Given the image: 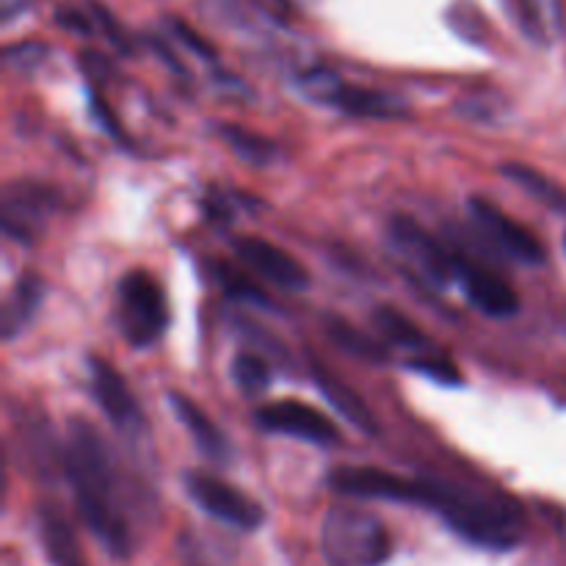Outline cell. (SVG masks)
<instances>
[{
    "label": "cell",
    "instance_id": "cell-1",
    "mask_svg": "<svg viewBox=\"0 0 566 566\" xmlns=\"http://www.w3.org/2000/svg\"><path fill=\"white\" fill-rule=\"evenodd\" d=\"M64 470L72 492H75L77 512L88 531L108 553L127 556L130 553V525H127L125 509H122L116 464L99 431L81 418L70 420Z\"/></svg>",
    "mask_w": 566,
    "mask_h": 566
},
{
    "label": "cell",
    "instance_id": "cell-2",
    "mask_svg": "<svg viewBox=\"0 0 566 566\" xmlns=\"http://www.w3.org/2000/svg\"><path fill=\"white\" fill-rule=\"evenodd\" d=\"M412 506L431 509L446 520L448 528L479 547L512 551L523 534V520L512 501L446 484V481L415 479Z\"/></svg>",
    "mask_w": 566,
    "mask_h": 566
},
{
    "label": "cell",
    "instance_id": "cell-3",
    "mask_svg": "<svg viewBox=\"0 0 566 566\" xmlns=\"http://www.w3.org/2000/svg\"><path fill=\"white\" fill-rule=\"evenodd\" d=\"M321 547L332 566H381L392 553L390 534L379 517L343 506L326 514Z\"/></svg>",
    "mask_w": 566,
    "mask_h": 566
},
{
    "label": "cell",
    "instance_id": "cell-4",
    "mask_svg": "<svg viewBox=\"0 0 566 566\" xmlns=\"http://www.w3.org/2000/svg\"><path fill=\"white\" fill-rule=\"evenodd\" d=\"M116 296H119L116 321L130 346L147 348L164 337L169 326V304L155 276H149L147 271H130L122 276Z\"/></svg>",
    "mask_w": 566,
    "mask_h": 566
},
{
    "label": "cell",
    "instance_id": "cell-5",
    "mask_svg": "<svg viewBox=\"0 0 566 566\" xmlns=\"http://www.w3.org/2000/svg\"><path fill=\"white\" fill-rule=\"evenodd\" d=\"M186 492L202 512L238 531H258L265 520L263 506L254 497L235 490L227 481L216 479V475L191 470V473H186Z\"/></svg>",
    "mask_w": 566,
    "mask_h": 566
},
{
    "label": "cell",
    "instance_id": "cell-6",
    "mask_svg": "<svg viewBox=\"0 0 566 566\" xmlns=\"http://www.w3.org/2000/svg\"><path fill=\"white\" fill-rule=\"evenodd\" d=\"M390 241L429 285L446 287L457 276V254L448 252L437 238H431L409 216H392Z\"/></svg>",
    "mask_w": 566,
    "mask_h": 566
},
{
    "label": "cell",
    "instance_id": "cell-7",
    "mask_svg": "<svg viewBox=\"0 0 566 566\" xmlns=\"http://www.w3.org/2000/svg\"><path fill=\"white\" fill-rule=\"evenodd\" d=\"M470 216H473L475 224L481 227L486 238L501 249L506 258L520 260L525 265H542L545 263V247L539 243V238L523 227L520 221H514L512 216L503 213L497 205H492L490 199L473 197L470 199Z\"/></svg>",
    "mask_w": 566,
    "mask_h": 566
},
{
    "label": "cell",
    "instance_id": "cell-8",
    "mask_svg": "<svg viewBox=\"0 0 566 566\" xmlns=\"http://www.w3.org/2000/svg\"><path fill=\"white\" fill-rule=\"evenodd\" d=\"M258 423L263 429L276 431V434L296 437V440L313 442V446L329 448L340 442V431H337V426L321 409L302 401H293V398L265 403L258 412Z\"/></svg>",
    "mask_w": 566,
    "mask_h": 566
},
{
    "label": "cell",
    "instance_id": "cell-9",
    "mask_svg": "<svg viewBox=\"0 0 566 566\" xmlns=\"http://www.w3.org/2000/svg\"><path fill=\"white\" fill-rule=\"evenodd\" d=\"M88 379H92V396L97 407L103 409L105 418L116 426V429L136 431L144 426V415L138 401L133 398L130 387L122 379L119 370L114 365L103 363V359H88Z\"/></svg>",
    "mask_w": 566,
    "mask_h": 566
},
{
    "label": "cell",
    "instance_id": "cell-10",
    "mask_svg": "<svg viewBox=\"0 0 566 566\" xmlns=\"http://www.w3.org/2000/svg\"><path fill=\"white\" fill-rule=\"evenodd\" d=\"M457 276L462 280L468 298L481 313H486L490 318H512V315H517L520 296L497 271L457 254Z\"/></svg>",
    "mask_w": 566,
    "mask_h": 566
},
{
    "label": "cell",
    "instance_id": "cell-11",
    "mask_svg": "<svg viewBox=\"0 0 566 566\" xmlns=\"http://www.w3.org/2000/svg\"><path fill=\"white\" fill-rule=\"evenodd\" d=\"M235 252L249 269H254L263 280L274 282V285L285 287V291H307L310 287L307 269L293 254L274 247L265 238H238Z\"/></svg>",
    "mask_w": 566,
    "mask_h": 566
},
{
    "label": "cell",
    "instance_id": "cell-12",
    "mask_svg": "<svg viewBox=\"0 0 566 566\" xmlns=\"http://www.w3.org/2000/svg\"><path fill=\"white\" fill-rule=\"evenodd\" d=\"M329 486L340 495L363 497V501L412 503L415 479H403L381 468H337L329 475Z\"/></svg>",
    "mask_w": 566,
    "mask_h": 566
},
{
    "label": "cell",
    "instance_id": "cell-13",
    "mask_svg": "<svg viewBox=\"0 0 566 566\" xmlns=\"http://www.w3.org/2000/svg\"><path fill=\"white\" fill-rule=\"evenodd\" d=\"M53 208V193L31 182H17L6 188L3 197V232L20 243H31L44 216Z\"/></svg>",
    "mask_w": 566,
    "mask_h": 566
},
{
    "label": "cell",
    "instance_id": "cell-14",
    "mask_svg": "<svg viewBox=\"0 0 566 566\" xmlns=\"http://www.w3.org/2000/svg\"><path fill=\"white\" fill-rule=\"evenodd\" d=\"M169 403L175 409L177 420L186 426V431L191 434L193 446L216 464H230L232 462V442L227 440L224 431L210 420V415L205 412L199 403H193L191 398L182 396V392H169Z\"/></svg>",
    "mask_w": 566,
    "mask_h": 566
},
{
    "label": "cell",
    "instance_id": "cell-15",
    "mask_svg": "<svg viewBox=\"0 0 566 566\" xmlns=\"http://www.w3.org/2000/svg\"><path fill=\"white\" fill-rule=\"evenodd\" d=\"M335 108L348 116H359V119H403L409 114L407 103L396 94L381 92V88L348 86V83H343Z\"/></svg>",
    "mask_w": 566,
    "mask_h": 566
},
{
    "label": "cell",
    "instance_id": "cell-16",
    "mask_svg": "<svg viewBox=\"0 0 566 566\" xmlns=\"http://www.w3.org/2000/svg\"><path fill=\"white\" fill-rule=\"evenodd\" d=\"M315 381H318L321 392H324V398L332 403V409H335V412H340L343 418L352 420V423L357 426L363 434H368V437L379 434V423H376V418L370 415L368 403L357 396V390H352L346 381L337 379L332 370H326L324 365H318V363H315Z\"/></svg>",
    "mask_w": 566,
    "mask_h": 566
},
{
    "label": "cell",
    "instance_id": "cell-17",
    "mask_svg": "<svg viewBox=\"0 0 566 566\" xmlns=\"http://www.w3.org/2000/svg\"><path fill=\"white\" fill-rule=\"evenodd\" d=\"M42 296H44V285L36 274L20 276V282L14 285L11 296L6 298L3 315H0V326H3L6 340H11L17 332H22V326L33 318Z\"/></svg>",
    "mask_w": 566,
    "mask_h": 566
},
{
    "label": "cell",
    "instance_id": "cell-18",
    "mask_svg": "<svg viewBox=\"0 0 566 566\" xmlns=\"http://www.w3.org/2000/svg\"><path fill=\"white\" fill-rule=\"evenodd\" d=\"M39 525H42V545H44V553H48L50 564L86 566L83 564V553H81V545H77L75 534H72V528L59 517V514L42 512Z\"/></svg>",
    "mask_w": 566,
    "mask_h": 566
},
{
    "label": "cell",
    "instance_id": "cell-19",
    "mask_svg": "<svg viewBox=\"0 0 566 566\" xmlns=\"http://www.w3.org/2000/svg\"><path fill=\"white\" fill-rule=\"evenodd\" d=\"M324 326L326 335H329L343 352L354 354V357L359 359H368V363H385L387 359L385 346H381L379 340H374V337H370L368 332L359 329V326H352L346 318H340V315H326Z\"/></svg>",
    "mask_w": 566,
    "mask_h": 566
},
{
    "label": "cell",
    "instance_id": "cell-20",
    "mask_svg": "<svg viewBox=\"0 0 566 566\" xmlns=\"http://www.w3.org/2000/svg\"><path fill=\"white\" fill-rule=\"evenodd\" d=\"M219 136L235 149L238 158H243L252 166H271L280 155L276 144L271 138L260 136V133L249 130V127L241 125H219Z\"/></svg>",
    "mask_w": 566,
    "mask_h": 566
},
{
    "label": "cell",
    "instance_id": "cell-21",
    "mask_svg": "<svg viewBox=\"0 0 566 566\" xmlns=\"http://www.w3.org/2000/svg\"><path fill=\"white\" fill-rule=\"evenodd\" d=\"M503 175H506L512 182H517L525 193L539 199L542 205H547V208L553 210H564L566 213V191L564 188H558L551 177L542 175L539 169L525 164H506L503 166Z\"/></svg>",
    "mask_w": 566,
    "mask_h": 566
},
{
    "label": "cell",
    "instance_id": "cell-22",
    "mask_svg": "<svg viewBox=\"0 0 566 566\" xmlns=\"http://www.w3.org/2000/svg\"><path fill=\"white\" fill-rule=\"evenodd\" d=\"M374 324L387 340L396 343V346L401 348H415V352H420L423 346H429V337L423 335V329H420L412 318H407L401 310L390 307V304H381V307L374 310Z\"/></svg>",
    "mask_w": 566,
    "mask_h": 566
},
{
    "label": "cell",
    "instance_id": "cell-23",
    "mask_svg": "<svg viewBox=\"0 0 566 566\" xmlns=\"http://www.w3.org/2000/svg\"><path fill=\"white\" fill-rule=\"evenodd\" d=\"M232 379L247 396H260V392L269 390L271 368L263 357L243 352L232 359Z\"/></svg>",
    "mask_w": 566,
    "mask_h": 566
},
{
    "label": "cell",
    "instance_id": "cell-24",
    "mask_svg": "<svg viewBox=\"0 0 566 566\" xmlns=\"http://www.w3.org/2000/svg\"><path fill=\"white\" fill-rule=\"evenodd\" d=\"M296 88L304 94V97L313 99V103L335 105L337 94H340V88H343V81H340V75H335L332 70L318 66V70L302 72V75L296 77Z\"/></svg>",
    "mask_w": 566,
    "mask_h": 566
},
{
    "label": "cell",
    "instance_id": "cell-25",
    "mask_svg": "<svg viewBox=\"0 0 566 566\" xmlns=\"http://www.w3.org/2000/svg\"><path fill=\"white\" fill-rule=\"evenodd\" d=\"M86 9H88V14H92V20H94V25H97V31H103L105 33V39H108L111 44H114L116 50H122V53H130V42H127V36H125V31H122V25L119 22H116V17L111 14L108 9H105L103 3H99V0H86Z\"/></svg>",
    "mask_w": 566,
    "mask_h": 566
},
{
    "label": "cell",
    "instance_id": "cell-26",
    "mask_svg": "<svg viewBox=\"0 0 566 566\" xmlns=\"http://www.w3.org/2000/svg\"><path fill=\"white\" fill-rule=\"evenodd\" d=\"M409 368H412L415 374L426 376V379L437 381V385H462L464 381L457 365L448 363V359L442 357H418L409 363Z\"/></svg>",
    "mask_w": 566,
    "mask_h": 566
},
{
    "label": "cell",
    "instance_id": "cell-27",
    "mask_svg": "<svg viewBox=\"0 0 566 566\" xmlns=\"http://www.w3.org/2000/svg\"><path fill=\"white\" fill-rule=\"evenodd\" d=\"M166 25H169L171 36L180 39V44H186V48L191 50V53L202 55V59H208V61H216L213 44H210L205 36H199V33L193 31V28L188 25V22H182L180 17H166Z\"/></svg>",
    "mask_w": 566,
    "mask_h": 566
},
{
    "label": "cell",
    "instance_id": "cell-28",
    "mask_svg": "<svg viewBox=\"0 0 566 566\" xmlns=\"http://www.w3.org/2000/svg\"><path fill=\"white\" fill-rule=\"evenodd\" d=\"M219 274H221V285H224V291L230 293L232 298H241V302H258L260 307H265V304H269V296H265L260 287H254L247 276L235 274V271L224 269V265H221Z\"/></svg>",
    "mask_w": 566,
    "mask_h": 566
},
{
    "label": "cell",
    "instance_id": "cell-29",
    "mask_svg": "<svg viewBox=\"0 0 566 566\" xmlns=\"http://www.w3.org/2000/svg\"><path fill=\"white\" fill-rule=\"evenodd\" d=\"M55 20H59V25H64L66 31H75V33H81V36H92V33L97 31V25H94L88 9L77 11V9H70V6H66V9L55 11Z\"/></svg>",
    "mask_w": 566,
    "mask_h": 566
},
{
    "label": "cell",
    "instance_id": "cell-30",
    "mask_svg": "<svg viewBox=\"0 0 566 566\" xmlns=\"http://www.w3.org/2000/svg\"><path fill=\"white\" fill-rule=\"evenodd\" d=\"M92 114H94V119H97L99 125H103V130L108 133V136L122 138V130H119L122 125H119V122H116V116L111 114V108L103 103V97H99L97 92H92Z\"/></svg>",
    "mask_w": 566,
    "mask_h": 566
},
{
    "label": "cell",
    "instance_id": "cell-31",
    "mask_svg": "<svg viewBox=\"0 0 566 566\" xmlns=\"http://www.w3.org/2000/svg\"><path fill=\"white\" fill-rule=\"evenodd\" d=\"M149 44H153V50H155V53H158L160 59H164L166 64L171 66V70H175V72H180V75H186V66H182L180 61L175 59V53H171V50L166 48V42H164V39H160V36H149Z\"/></svg>",
    "mask_w": 566,
    "mask_h": 566
},
{
    "label": "cell",
    "instance_id": "cell-32",
    "mask_svg": "<svg viewBox=\"0 0 566 566\" xmlns=\"http://www.w3.org/2000/svg\"><path fill=\"white\" fill-rule=\"evenodd\" d=\"M3 3V20L9 22L17 11H22L28 6V0H0Z\"/></svg>",
    "mask_w": 566,
    "mask_h": 566
},
{
    "label": "cell",
    "instance_id": "cell-33",
    "mask_svg": "<svg viewBox=\"0 0 566 566\" xmlns=\"http://www.w3.org/2000/svg\"><path fill=\"white\" fill-rule=\"evenodd\" d=\"M287 3H291V6L293 3H310V0H287Z\"/></svg>",
    "mask_w": 566,
    "mask_h": 566
}]
</instances>
